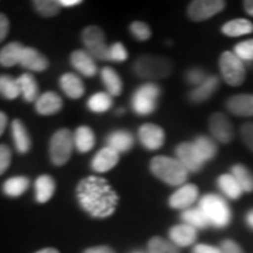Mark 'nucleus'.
Masks as SVG:
<instances>
[{
  "instance_id": "41",
  "label": "nucleus",
  "mask_w": 253,
  "mask_h": 253,
  "mask_svg": "<svg viewBox=\"0 0 253 253\" xmlns=\"http://www.w3.org/2000/svg\"><path fill=\"white\" fill-rule=\"evenodd\" d=\"M128 59V52L121 42H115L109 46L108 60L115 62H125Z\"/></svg>"
},
{
  "instance_id": "39",
  "label": "nucleus",
  "mask_w": 253,
  "mask_h": 253,
  "mask_svg": "<svg viewBox=\"0 0 253 253\" xmlns=\"http://www.w3.org/2000/svg\"><path fill=\"white\" fill-rule=\"evenodd\" d=\"M233 53H235L243 62L253 61V39L245 40L237 43L235 48H233Z\"/></svg>"
},
{
  "instance_id": "23",
  "label": "nucleus",
  "mask_w": 253,
  "mask_h": 253,
  "mask_svg": "<svg viewBox=\"0 0 253 253\" xmlns=\"http://www.w3.org/2000/svg\"><path fill=\"white\" fill-rule=\"evenodd\" d=\"M107 147L118 153H126L134 145V136L126 130H115L107 136Z\"/></svg>"
},
{
  "instance_id": "15",
  "label": "nucleus",
  "mask_w": 253,
  "mask_h": 253,
  "mask_svg": "<svg viewBox=\"0 0 253 253\" xmlns=\"http://www.w3.org/2000/svg\"><path fill=\"white\" fill-rule=\"evenodd\" d=\"M19 65L33 72H43L48 68L49 61L39 50L32 47H24Z\"/></svg>"
},
{
  "instance_id": "54",
  "label": "nucleus",
  "mask_w": 253,
  "mask_h": 253,
  "mask_svg": "<svg viewBox=\"0 0 253 253\" xmlns=\"http://www.w3.org/2000/svg\"><path fill=\"white\" fill-rule=\"evenodd\" d=\"M123 113H125V109H123V108H121V109H119V110H118V112H116V114H123Z\"/></svg>"
},
{
  "instance_id": "28",
  "label": "nucleus",
  "mask_w": 253,
  "mask_h": 253,
  "mask_svg": "<svg viewBox=\"0 0 253 253\" xmlns=\"http://www.w3.org/2000/svg\"><path fill=\"white\" fill-rule=\"evenodd\" d=\"M55 191V182L49 175H41L36 181V199L38 203H47Z\"/></svg>"
},
{
  "instance_id": "27",
  "label": "nucleus",
  "mask_w": 253,
  "mask_h": 253,
  "mask_svg": "<svg viewBox=\"0 0 253 253\" xmlns=\"http://www.w3.org/2000/svg\"><path fill=\"white\" fill-rule=\"evenodd\" d=\"M217 185L223 195L232 201L240 198V196L243 195V189L231 173H223L218 177Z\"/></svg>"
},
{
  "instance_id": "18",
  "label": "nucleus",
  "mask_w": 253,
  "mask_h": 253,
  "mask_svg": "<svg viewBox=\"0 0 253 253\" xmlns=\"http://www.w3.org/2000/svg\"><path fill=\"white\" fill-rule=\"evenodd\" d=\"M169 238L177 248H186L196 242L197 230L188 224H178L169 230Z\"/></svg>"
},
{
  "instance_id": "53",
  "label": "nucleus",
  "mask_w": 253,
  "mask_h": 253,
  "mask_svg": "<svg viewBox=\"0 0 253 253\" xmlns=\"http://www.w3.org/2000/svg\"><path fill=\"white\" fill-rule=\"evenodd\" d=\"M36 253H60L56 249H52V248H47V249H42L40 251H38Z\"/></svg>"
},
{
  "instance_id": "8",
  "label": "nucleus",
  "mask_w": 253,
  "mask_h": 253,
  "mask_svg": "<svg viewBox=\"0 0 253 253\" xmlns=\"http://www.w3.org/2000/svg\"><path fill=\"white\" fill-rule=\"evenodd\" d=\"M82 41L86 46L87 52L95 60L108 61L109 47L106 43V37L99 26H88L82 32Z\"/></svg>"
},
{
  "instance_id": "43",
  "label": "nucleus",
  "mask_w": 253,
  "mask_h": 253,
  "mask_svg": "<svg viewBox=\"0 0 253 253\" xmlns=\"http://www.w3.org/2000/svg\"><path fill=\"white\" fill-rule=\"evenodd\" d=\"M12 160V151L7 145L0 144V176L8 169Z\"/></svg>"
},
{
  "instance_id": "14",
  "label": "nucleus",
  "mask_w": 253,
  "mask_h": 253,
  "mask_svg": "<svg viewBox=\"0 0 253 253\" xmlns=\"http://www.w3.org/2000/svg\"><path fill=\"white\" fill-rule=\"evenodd\" d=\"M120 161V154L112 148L104 147L91 160V169L95 172L103 173L112 170Z\"/></svg>"
},
{
  "instance_id": "42",
  "label": "nucleus",
  "mask_w": 253,
  "mask_h": 253,
  "mask_svg": "<svg viewBox=\"0 0 253 253\" xmlns=\"http://www.w3.org/2000/svg\"><path fill=\"white\" fill-rule=\"evenodd\" d=\"M185 78H186V81H188L190 84L197 87V86H199V84H203V82L207 80L208 77L203 69L192 68V69H190L188 73H186Z\"/></svg>"
},
{
  "instance_id": "22",
  "label": "nucleus",
  "mask_w": 253,
  "mask_h": 253,
  "mask_svg": "<svg viewBox=\"0 0 253 253\" xmlns=\"http://www.w3.org/2000/svg\"><path fill=\"white\" fill-rule=\"evenodd\" d=\"M12 137L15 145V149L19 154H27L32 147V141L26 126L20 120H13L11 126Z\"/></svg>"
},
{
  "instance_id": "16",
  "label": "nucleus",
  "mask_w": 253,
  "mask_h": 253,
  "mask_svg": "<svg viewBox=\"0 0 253 253\" xmlns=\"http://www.w3.org/2000/svg\"><path fill=\"white\" fill-rule=\"evenodd\" d=\"M231 114L242 118L253 116V94H238L231 96L226 102Z\"/></svg>"
},
{
  "instance_id": "24",
  "label": "nucleus",
  "mask_w": 253,
  "mask_h": 253,
  "mask_svg": "<svg viewBox=\"0 0 253 253\" xmlns=\"http://www.w3.org/2000/svg\"><path fill=\"white\" fill-rule=\"evenodd\" d=\"M194 144L196 151L199 155V157L202 158L204 163H207L208 161L213 160L216 157L218 147L217 143L214 142L212 138L209 137V136L201 135L198 137L195 138V141L192 142Z\"/></svg>"
},
{
  "instance_id": "11",
  "label": "nucleus",
  "mask_w": 253,
  "mask_h": 253,
  "mask_svg": "<svg viewBox=\"0 0 253 253\" xmlns=\"http://www.w3.org/2000/svg\"><path fill=\"white\" fill-rule=\"evenodd\" d=\"M138 140L145 149L157 150L166 142V132L160 126L147 123L138 129Z\"/></svg>"
},
{
  "instance_id": "48",
  "label": "nucleus",
  "mask_w": 253,
  "mask_h": 253,
  "mask_svg": "<svg viewBox=\"0 0 253 253\" xmlns=\"http://www.w3.org/2000/svg\"><path fill=\"white\" fill-rule=\"evenodd\" d=\"M84 253H115L113 249L108 248V246H95V248L87 249Z\"/></svg>"
},
{
  "instance_id": "5",
  "label": "nucleus",
  "mask_w": 253,
  "mask_h": 253,
  "mask_svg": "<svg viewBox=\"0 0 253 253\" xmlns=\"http://www.w3.org/2000/svg\"><path fill=\"white\" fill-rule=\"evenodd\" d=\"M161 88L154 82H147L134 91L131 97L132 110L140 116L153 114L157 108Z\"/></svg>"
},
{
  "instance_id": "3",
  "label": "nucleus",
  "mask_w": 253,
  "mask_h": 253,
  "mask_svg": "<svg viewBox=\"0 0 253 253\" xmlns=\"http://www.w3.org/2000/svg\"><path fill=\"white\" fill-rule=\"evenodd\" d=\"M198 207L203 211L210 226L224 229L231 223L232 212L227 202L221 196L208 194L199 201Z\"/></svg>"
},
{
  "instance_id": "9",
  "label": "nucleus",
  "mask_w": 253,
  "mask_h": 253,
  "mask_svg": "<svg viewBox=\"0 0 253 253\" xmlns=\"http://www.w3.org/2000/svg\"><path fill=\"white\" fill-rule=\"evenodd\" d=\"M225 5L221 0H195L190 2L188 15L194 21H204L223 11Z\"/></svg>"
},
{
  "instance_id": "26",
  "label": "nucleus",
  "mask_w": 253,
  "mask_h": 253,
  "mask_svg": "<svg viewBox=\"0 0 253 253\" xmlns=\"http://www.w3.org/2000/svg\"><path fill=\"white\" fill-rule=\"evenodd\" d=\"M24 46L18 41L9 42L0 49V65L2 67H13L20 62Z\"/></svg>"
},
{
  "instance_id": "46",
  "label": "nucleus",
  "mask_w": 253,
  "mask_h": 253,
  "mask_svg": "<svg viewBox=\"0 0 253 253\" xmlns=\"http://www.w3.org/2000/svg\"><path fill=\"white\" fill-rule=\"evenodd\" d=\"M9 31L8 18L4 13H0V42L5 40Z\"/></svg>"
},
{
  "instance_id": "52",
  "label": "nucleus",
  "mask_w": 253,
  "mask_h": 253,
  "mask_svg": "<svg viewBox=\"0 0 253 253\" xmlns=\"http://www.w3.org/2000/svg\"><path fill=\"white\" fill-rule=\"evenodd\" d=\"M244 8L246 13L253 17V0H246V1H244Z\"/></svg>"
},
{
  "instance_id": "35",
  "label": "nucleus",
  "mask_w": 253,
  "mask_h": 253,
  "mask_svg": "<svg viewBox=\"0 0 253 253\" xmlns=\"http://www.w3.org/2000/svg\"><path fill=\"white\" fill-rule=\"evenodd\" d=\"M113 106V99L108 93H96L88 99L87 107L93 113H104Z\"/></svg>"
},
{
  "instance_id": "51",
  "label": "nucleus",
  "mask_w": 253,
  "mask_h": 253,
  "mask_svg": "<svg viewBox=\"0 0 253 253\" xmlns=\"http://www.w3.org/2000/svg\"><path fill=\"white\" fill-rule=\"evenodd\" d=\"M245 221L250 229L253 230V209L248 211V213H246V216H245Z\"/></svg>"
},
{
  "instance_id": "30",
  "label": "nucleus",
  "mask_w": 253,
  "mask_h": 253,
  "mask_svg": "<svg viewBox=\"0 0 253 253\" xmlns=\"http://www.w3.org/2000/svg\"><path fill=\"white\" fill-rule=\"evenodd\" d=\"M95 144V135L89 126H81L75 130L74 134V147L78 151L84 154L93 149Z\"/></svg>"
},
{
  "instance_id": "6",
  "label": "nucleus",
  "mask_w": 253,
  "mask_h": 253,
  "mask_svg": "<svg viewBox=\"0 0 253 253\" xmlns=\"http://www.w3.org/2000/svg\"><path fill=\"white\" fill-rule=\"evenodd\" d=\"M74 148V135L67 128L60 129L52 136L49 142V157L53 164L63 166L71 158Z\"/></svg>"
},
{
  "instance_id": "25",
  "label": "nucleus",
  "mask_w": 253,
  "mask_h": 253,
  "mask_svg": "<svg viewBox=\"0 0 253 253\" xmlns=\"http://www.w3.org/2000/svg\"><path fill=\"white\" fill-rule=\"evenodd\" d=\"M253 32V24L248 19H233L221 26V33L224 36L236 38L250 34Z\"/></svg>"
},
{
  "instance_id": "40",
  "label": "nucleus",
  "mask_w": 253,
  "mask_h": 253,
  "mask_svg": "<svg viewBox=\"0 0 253 253\" xmlns=\"http://www.w3.org/2000/svg\"><path fill=\"white\" fill-rule=\"evenodd\" d=\"M129 30H130L132 37L138 41H147L151 37L150 27L143 21H134V23H131Z\"/></svg>"
},
{
  "instance_id": "45",
  "label": "nucleus",
  "mask_w": 253,
  "mask_h": 253,
  "mask_svg": "<svg viewBox=\"0 0 253 253\" xmlns=\"http://www.w3.org/2000/svg\"><path fill=\"white\" fill-rule=\"evenodd\" d=\"M220 252L221 253H244L238 243L232 239H225L220 243Z\"/></svg>"
},
{
  "instance_id": "7",
  "label": "nucleus",
  "mask_w": 253,
  "mask_h": 253,
  "mask_svg": "<svg viewBox=\"0 0 253 253\" xmlns=\"http://www.w3.org/2000/svg\"><path fill=\"white\" fill-rule=\"evenodd\" d=\"M219 69L224 81L230 86L237 87L244 84L246 78L245 65L233 52L225 50L221 53Z\"/></svg>"
},
{
  "instance_id": "49",
  "label": "nucleus",
  "mask_w": 253,
  "mask_h": 253,
  "mask_svg": "<svg viewBox=\"0 0 253 253\" xmlns=\"http://www.w3.org/2000/svg\"><path fill=\"white\" fill-rule=\"evenodd\" d=\"M59 4L61 7H73L81 4L80 0H59Z\"/></svg>"
},
{
  "instance_id": "50",
  "label": "nucleus",
  "mask_w": 253,
  "mask_h": 253,
  "mask_svg": "<svg viewBox=\"0 0 253 253\" xmlns=\"http://www.w3.org/2000/svg\"><path fill=\"white\" fill-rule=\"evenodd\" d=\"M6 126H7V116L5 113L0 112V136L5 131Z\"/></svg>"
},
{
  "instance_id": "34",
  "label": "nucleus",
  "mask_w": 253,
  "mask_h": 253,
  "mask_svg": "<svg viewBox=\"0 0 253 253\" xmlns=\"http://www.w3.org/2000/svg\"><path fill=\"white\" fill-rule=\"evenodd\" d=\"M30 186V179L25 176H15L5 181L2 191L8 197H19L24 194Z\"/></svg>"
},
{
  "instance_id": "20",
  "label": "nucleus",
  "mask_w": 253,
  "mask_h": 253,
  "mask_svg": "<svg viewBox=\"0 0 253 253\" xmlns=\"http://www.w3.org/2000/svg\"><path fill=\"white\" fill-rule=\"evenodd\" d=\"M218 86H219V80L217 77H208L203 84L190 91L189 100L194 103L205 102L212 96L214 91L218 89Z\"/></svg>"
},
{
  "instance_id": "32",
  "label": "nucleus",
  "mask_w": 253,
  "mask_h": 253,
  "mask_svg": "<svg viewBox=\"0 0 253 253\" xmlns=\"http://www.w3.org/2000/svg\"><path fill=\"white\" fill-rule=\"evenodd\" d=\"M181 218L183 223L188 224V225L192 226L196 230H203L210 226L209 221L205 217L203 211L201 208H189L184 210L181 214Z\"/></svg>"
},
{
  "instance_id": "2",
  "label": "nucleus",
  "mask_w": 253,
  "mask_h": 253,
  "mask_svg": "<svg viewBox=\"0 0 253 253\" xmlns=\"http://www.w3.org/2000/svg\"><path fill=\"white\" fill-rule=\"evenodd\" d=\"M150 170L155 177L172 186L183 185L188 179L189 171L177 158L168 156L154 157L150 162Z\"/></svg>"
},
{
  "instance_id": "1",
  "label": "nucleus",
  "mask_w": 253,
  "mask_h": 253,
  "mask_svg": "<svg viewBox=\"0 0 253 253\" xmlns=\"http://www.w3.org/2000/svg\"><path fill=\"white\" fill-rule=\"evenodd\" d=\"M77 197L81 208L94 218H107L115 212L119 196L107 179L88 176L77 186Z\"/></svg>"
},
{
  "instance_id": "12",
  "label": "nucleus",
  "mask_w": 253,
  "mask_h": 253,
  "mask_svg": "<svg viewBox=\"0 0 253 253\" xmlns=\"http://www.w3.org/2000/svg\"><path fill=\"white\" fill-rule=\"evenodd\" d=\"M176 158L189 172H198L204 167V162L196 151L192 142H184L177 145Z\"/></svg>"
},
{
  "instance_id": "44",
  "label": "nucleus",
  "mask_w": 253,
  "mask_h": 253,
  "mask_svg": "<svg viewBox=\"0 0 253 253\" xmlns=\"http://www.w3.org/2000/svg\"><path fill=\"white\" fill-rule=\"evenodd\" d=\"M240 136L246 147L253 153V122H248L240 128Z\"/></svg>"
},
{
  "instance_id": "17",
  "label": "nucleus",
  "mask_w": 253,
  "mask_h": 253,
  "mask_svg": "<svg viewBox=\"0 0 253 253\" xmlns=\"http://www.w3.org/2000/svg\"><path fill=\"white\" fill-rule=\"evenodd\" d=\"M71 63L78 72H80L82 75H84V77L87 78L94 77L97 73L95 59L87 52V50H74L71 55Z\"/></svg>"
},
{
  "instance_id": "37",
  "label": "nucleus",
  "mask_w": 253,
  "mask_h": 253,
  "mask_svg": "<svg viewBox=\"0 0 253 253\" xmlns=\"http://www.w3.org/2000/svg\"><path fill=\"white\" fill-rule=\"evenodd\" d=\"M148 253H181L177 246L162 237H154L148 243Z\"/></svg>"
},
{
  "instance_id": "38",
  "label": "nucleus",
  "mask_w": 253,
  "mask_h": 253,
  "mask_svg": "<svg viewBox=\"0 0 253 253\" xmlns=\"http://www.w3.org/2000/svg\"><path fill=\"white\" fill-rule=\"evenodd\" d=\"M33 6L38 13L45 18L55 17L59 14L60 8H61L59 1H55V0H36L33 1Z\"/></svg>"
},
{
  "instance_id": "4",
  "label": "nucleus",
  "mask_w": 253,
  "mask_h": 253,
  "mask_svg": "<svg viewBox=\"0 0 253 253\" xmlns=\"http://www.w3.org/2000/svg\"><path fill=\"white\" fill-rule=\"evenodd\" d=\"M173 66L169 59L156 55H142L134 62V72L138 78L158 80L169 77Z\"/></svg>"
},
{
  "instance_id": "36",
  "label": "nucleus",
  "mask_w": 253,
  "mask_h": 253,
  "mask_svg": "<svg viewBox=\"0 0 253 253\" xmlns=\"http://www.w3.org/2000/svg\"><path fill=\"white\" fill-rule=\"evenodd\" d=\"M20 95L17 79L8 75H0V96L6 100H14Z\"/></svg>"
},
{
  "instance_id": "10",
  "label": "nucleus",
  "mask_w": 253,
  "mask_h": 253,
  "mask_svg": "<svg viewBox=\"0 0 253 253\" xmlns=\"http://www.w3.org/2000/svg\"><path fill=\"white\" fill-rule=\"evenodd\" d=\"M209 126H210L211 135L216 141L224 144L230 143L232 141L235 130H233L232 123L225 114L214 113L213 115H211Z\"/></svg>"
},
{
  "instance_id": "19",
  "label": "nucleus",
  "mask_w": 253,
  "mask_h": 253,
  "mask_svg": "<svg viewBox=\"0 0 253 253\" xmlns=\"http://www.w3.org/2000/svg\"><path fill=\"white\" fill-rule=\"evenodd\" d=\"M62 106V99L54 91H46L36 101V110L38 114L43 116L54 115L61 110Z\"/></svg>"
},
{
  "instance_id": "47",
  "label": "nucleus",
  "mask_w": 253,
  "mask_h": 253,
  "mask_svg": "<svg viewBox=\"0 0 253 253\" xmlns=\"http://www.w3.org/2000/svg\"><path fill=\"white\" fill-rule=\"evenodd\" d=\"M192 253H221L219 248L207 244H197L192 249Z\"/></svg>"
},
{
  "instance_id": "33",
  "label": "nucleus",
  "mask_w": 253,
  "mask_h": 253,
  "mask_svg": "<svg viewBox=\"0 0 253 253\" xmlns=\"http://www.w3.org/2000/svg\"><path fill=\"white\" fill-rule=\"evenodd\" d=\"M232 175L239 183L243 192H253V172L244 164H235L231 168Z\"/></svg>"
},
{
  "instance_id": "21",
  "label": "nucleus",
  "mask_w": 253,
  "mask_h": 253,
  "mask_svg": "<svg viewBox=\"0 0 253 253\" xmlns=\"http://www.w3.org/2000/svg\"><path fill=\"white\" fill-rule=\"evenodd\" d=\"M60 87L63 93L73 100L80 99L84 94V84L78 75L73 73H66L60 78Z\"/></svg>"
},
{
  "instance_id": "55",
  "label": "nucleus",
  "mask_w": 253,
  "mask_h": 253,
  "mask_svg": "<svg viewBox=\"0 0 253 253\" xmlns=\"http://www.w3.org/2000/svg\"><path fill=\"white\" fill-rule=\"evenodd\" d=\"M135 253H142V252H135Z\"/></svg>"
},
{
  "instance_id": "29",
  "label": "nucleus",
  "mask_w": 253,
  "mask_h": 253,
  "mask_svg": "<svg viewBox=\"0 0 253 253\" xmlns=\"http://www.w3.org/2000/svg\"><path fill=\"white\" fill-rule=\"evenodd\" d=\"M19 89H20V95L24 97L25 101L27 102H34L38 100V93H39V88L36 79L30 73H25L17 79Z\"/></svg>"
},
{
  "instance_id": "13",
  "label": "nucleus",
  "mask_w": 253,
  "mask_h": 253,
  "mask_svg": "<svg viewBox=\"0 0 253 253\" xmlns=\"http://www.w3.org/2000/svg\"><path fill=\"white\" fill-rule=\"evenodd\" d=\"M198 188L194 184H183L169 198V205L177 210H186L197 201Z\"/></svg>"
},
{
  "instance_id": "31",
  "label": "nucleus",
  "mask_w": 253,
  "mask_h": 253,
  "mask_svg": "<svg viewBox=\"0 0 253 253\" xmlns=\"http://www.w3.org/2000/svg\"><path fill=\"white\" fill-rule=\"evenodd\" d=\"M101 79L110 96H119L122 93V80L115 69L104 67L101 71Z\"/></svg>"
}]
</instances>
